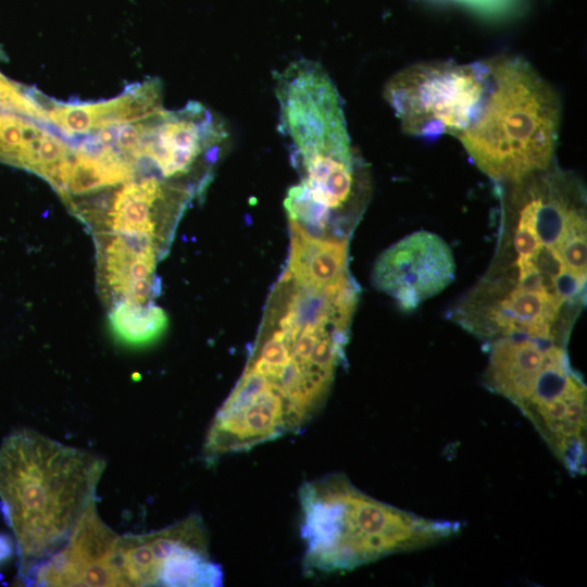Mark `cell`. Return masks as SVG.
<instances>
[{
	"label": "cell",
	"mask_w": 587,
	"mask_h": 587,
	"mask_svg": "<svg viewBox=\"0 0 587 587\" xmlns=\"http://www.w3.org/2000/svg\"><path fill=\"white\" fill-rule=\"evenodd\" d=\"M498 186L495 257L450 319L485 344L527 337L566 347L586 303L585 188L553 163Z\"/></svg>",
	"instance_id": "1"
},
{
	"label": "cell",
	"mask_w": 587,
	"mask_h": 587,
	"mask_svg": "<svg viewBox=\"0 0 587 587\" xmlns=\"http://www.w3.org/2000/svg\"><path fill=\"white\" fill-rule=\"evenodd\" d=\"M105 462L29 428L0 445V502L20 558L18 576L62 548L96 488Z\"/></svg>",
	"instance_id": "2"
},
{
	"label": "cell",
	"mask_w": 587,
	"mask_h": 587,
	"mask_svg": "<svg viewBox=\"0 0 587 587\" xmlns=\"http://www.w3.org/2000/svg\"><path fill=\"white\" fill-rule=\"evenodd\" d=\"M302 569L309 576L352 571L455 536L458 521L432 520L379 501L340 473L299 489Z\"/></svg>",
	"instance_id": "3"
},
{
	"label": "cell",
	"mask_w": 587,
	"mask_h": 587,
	"mask_svg": "<svg viewBox=\"0 0 587 587\" xmlns=\"http://www.w3.org/2000/svg\"><path fill=\"white\" fill-rule=\"evenodd\" d=\"M486 91L478 113L458 137L475 165L498 185L554 161L561 104L553 88L524 59L484 60Z\"/></svg>",
	"instance_id": "4"
},
{
	"label": "cell",
	"mask_w": 587,
	"mask_h": 587,
	"mask_svg": "<svg viewBox=\"0 0 587 587\" xmlns=\"http://www.w3.org/2000/svg\"><path fill=\"white\" fill-rule=\"evenodd\" d=\"M483 384L513 403L572 476L587 463V388L566 347L527 337L486 344Z\"/></svg>",
	"instance_id": "5"
},
{
	"label": "cell",
	"mask_w": 587,
	"mask_h": 587,
	"mask_svg": "<svg viewBox=\"0 0 587 587\" xmlns=\"http://www.w3.org/2000/svg\"><path fill=\"white\" fill-rule=\"evenodd\" d=\"M486 78L484 60L470 64L422 62L392 75L383 96L404 133L458 138L480 109Z\"/></svg>",
	"instance_id": "6"
},
{
	"label": "cell",
	"mask_w": 587,
	"mask_h": 587,
	"mask_svg": "<svg viewBox=\"0 0 587 587\" xmlns=\"http://www.w3.org/2000/svg\"><path fill=\"white\" fill-rule=\"evenodd\" d=\"M124 586L215 587L224 573L208 549L207 529L191 514L163 529L120 536Z\"/></svg>",
	"instance_id": "7"
},
{
	"label": "cell",
	"mask_w": 587,
	"mask_h": 587,
	"mask_svg": "<svg viewBox=\"0 0 587 587\" xmlns=\"http://www.w3.org/2000/svg\"><path fill=\"white\" fill-rule=\"evenodd\" d=\"M229 134L222 118L199 102L146 120L139 158L148 160L164 178L189 174L198 161L214 165Z\"/></svg>",
	"instance_id": "8"
},
{
	"label": "cell",
	"mask_w": 587,
	"mask_h": 587,
	"mask_svg": "<svg viewBox=\"0 0 587 587\" xmlns=\"http://www.w3.org/2000/svg\"><path fill=\"white\" fill-rule=\"evenodd\" d=\"M118 542L93 499L65 545L18 577L26 586H124Z\"/></svg>",
	"instance_id": "9"
},
{
	"label": "cell",
	"mask_w": 587,
	"mask_h": 587,
	"mask_svg": "<svg viewBox=\"0 0 587 587\" xmlns=\"http://www.w3.org/2000/svg\"><path fill=\"white\" fill-rule=\"evenodd\" d=\"M455 262L450 246L437 234L414 232L378 257L372 280L403 311H413L441 292L454 279Z\"/></svg>",
	"instance_id": "10"
},
{
	"label": "cell",
	"mask_w": 587,
	"mask_h": 587,
	"mask_svg": "<svg viewBox=\"0 0 587 587\" xmlns=\"http://www.w3.org/2000/svg\"><path fill=\"white\" fill-rule=\"evenodd\" d=\"M162 178L151 174L126 180L107 200V205L83 217L101 220L113 234L155 238L160 220L176 215L196 191L170 185Z\"/></svg>",
	"instance_id": "11"
},
{
	"label": "cell",
	"mask_w": 587,
	"mask_h": 587,
	"mask_svg": "<svg viewBox=\"0 0 587 587\" xmlns=\"http://www.w3.org/2000/svg\"><path fill=\"white\" fill-rule=\"evenodd\" d=\"M47 123L67 136H89L101 129L139 122L163 109L158 79L133 85L115 98L99 102L61 103L40 95Z\"/></svg>",
	"instance_id": "12"
},
{
	"label": "cell",
	"mask_w": 587,
	"mask_h": 587,
	"mask_svg": "<svg viewBox=\"0 0 587 587\" xmlns=\"http://www.w3.org/2000/svg\"><path fill=\"white\" fill-rule=\"evenodd\" d=\"M39 122L0 109V162L41 176L61 195L74 148Z\"/></svg>",
	"instance_id": "13"
},
{
	"label": "cell",
	"mask_w": 587,
	"mask_h": 587,
	"mask_svg": "<svg viewBox=\"0 0 587 587\" xmlns=\"http://www.w3.org/2000/svg\"><path fill=\"white\" fill-rule=\"evenodd\" d=\"M155 238L113 234L100 249V276L118 301L147 304L154 289Z\"/></svg>",
	"instance_id": "14"
},
{
	"label": "cell",
	"mask_w": 587,
	"mask_h": 587,
	"mask_svg": "<svg viewBox=\"0 0 587 587\" xmlns=\"http://www.w3.org/2000/svg\"><path fill=\"white\" fill-rule=\"evenodd\" d=\"M291 229L288 271L292 279L304 286L323 288L348 272V239H320Z\"/></svg>",
	"instance_id": "15"
},
{
	"label": "cell",
	"mask_w": 587,
	"mask_h": 587,
	"mask_svg": "<svg viewBox=\"0 0 587 587\" xmlns=\"http://www.w3.org/2000/svg\"><path fill=\"white\" fill-rule=\"evenodd\" d=\"M115 336L128 346H147L155 341L167 327L165 312L151 303L118 301L109 315Z\"/></svg>",
	"instance_id": "16"
},
{
	"label": "cell",
	"mask_w": 587,
	"mask_h": 587,
	"mask_svg": "<svg viewBox=\"0 0 587 587\" xmlns=\"http://www.w3.org/2000/svg\"><path fill=\"white\" fill-rule=\"evenodd\" d=\"M14 548L15 541L9 535L0 533V566L12 557Z\"/></svg>",
	"instance_id": "17"
},
{
	"label": "cell",
	"mask_w": 587,
	"mask_h": 587,
	"mask_svg": "<svg viewBox=\"0 0 587 587\" xmlns=\"http://www.w3.org/2000/svg\"><path fill=\"white\" fill-rule=\"evenodd\" d=\"M463 4H466L467 7L472 8L477 0H457Z\"/></svg>",
	"instance_id": "18"
}]
</instances>
